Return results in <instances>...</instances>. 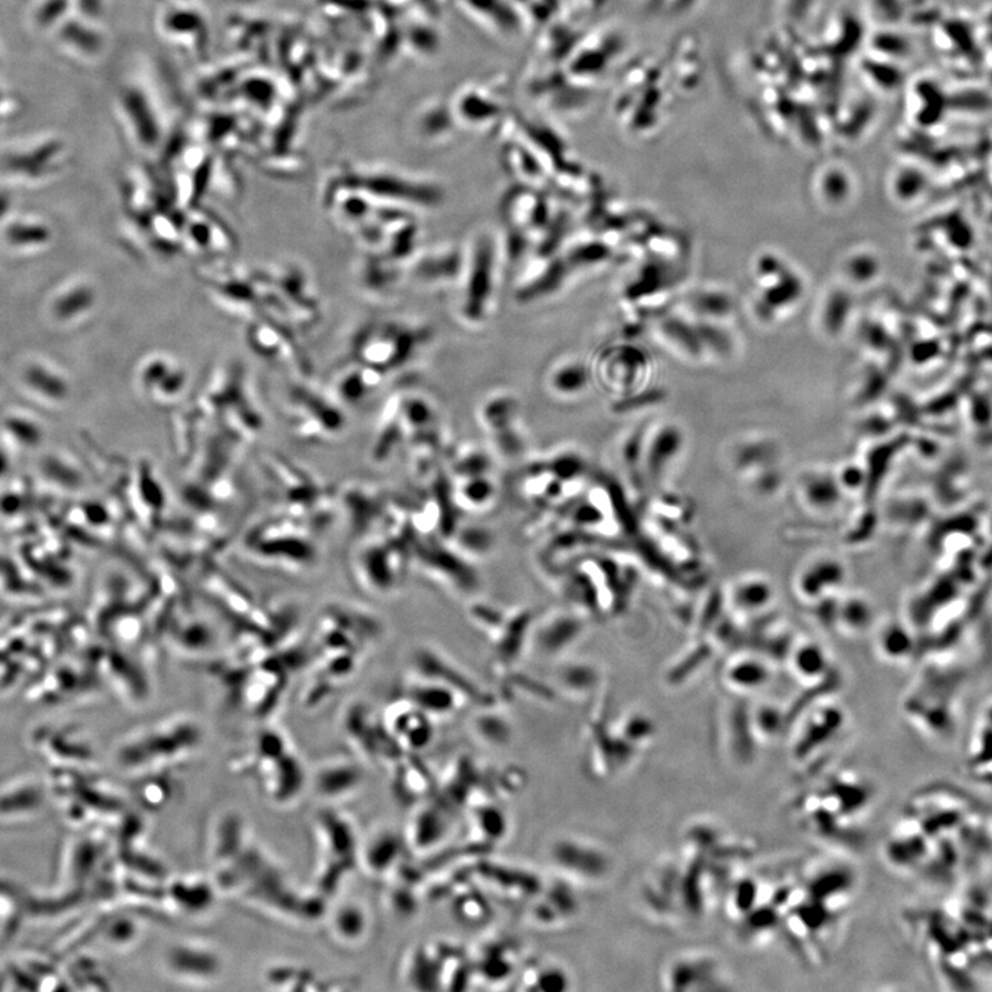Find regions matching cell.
<instances>
[{"instance_id":"44dd1931","label":"cell","mask_w":992,"mask_h":992,"mask_svg":"<svg viewBox=\"0 0 992 992\" xmlns=\"http://www.w3.org/2000/svg\"><path fill=\"white\" fill-rule=\"evenodd\" d=\"M390 848H395L392 835L388 833L372 834L363 846V856H361L366 868L372 874H382V869L392 863L389 857L392 851H388Z\"/></svg>"},{"instance_id":"ffe728a7","label":"cell","mask_w":992,"mask_h":992,"mask_svg":"<svg viewBox=\"0 0 992 992\" xmlns=\"http://www.w3.org/2000/svg\"><path fill=\"white\" fill-rule=\"evenodd\" d=\"M461 272H464V256L456 251L432 256L416 266L418 277L428 282L453 281Z\"/></svg>"},{"instance_id":"6da1fadb","label":"cell","mask_w":992,"mask_h":992,"mask_svg":"<svg viewBox=\"0 0 992 992\" xmlns=\"http://www.w3.org/2000/svg\"><path fill=\"white\" fill-rule=\"evenodd\" d=\"M751 841L720 823L685 827L677 851L659 863L646 886V901L663 922L698 921L709 912L754 856Z\"/></svg>"},{"instance_id":"cb8c5ba5","label":"cell","mask_w":992,"mask_h":992,"mask_svg":"<svg viewBox=\"0 0 992 992\" xmlns=\"http://www.w3.org/2000/svg\"><path fill=\"white\" fill-rule=\"evenodd\" d=\"M11 213H14L13 198H11V194L6 191V189H0V224H2Z\"/></svg>"},{"instance_id":"e0dca14e","label":"cell","mask_w":992,"mask_h":992,"mask_svg":"<svg viewBox=\"0 0 992 992\" xmlns=\"http://www.w3.org/2000/svg\"><path fill=\"white\" fill-rule=\"evenodd\" d=\"M334 939L341 943H355L363 939L367 930V912L355 901H345L334 910L330 919Z\"/></svg>"},{"instance_id":"7c38bea8","label":"cell","mask_w":992,"mask_h":992,"mask_svg":"<svg viewBox=\"0 0 992 992\" xmlns=\"http://www.w3.org/2000/svg\"><path fill=\"white\" fill-rule=\"evenodd\" d=\"M466 265L465 293L461 310L467 321L478 325L486 319L494 295L495 246L492 236L483 235L476 239Z\"/></svg>"},{"instance_id":"603a6c76","label":"cell","mask_w":992,"mask_h":992,"mask_svg":"<svg viewBox=\"0 0 992 992\" xmlns=\"http://www.w3.org/2000/svg\"><path fill=\"white\" fill-rule=\"evenodd\" d=\"M400 414L411 431H421V429L432 425L434 412L432 405L426 400L420 398H410L401 403Z\"/></svg>"},{"instance_id":"52a82bcc","label":"cell","mask_w":992,"mask_h":992,"mask_svg":"<svg viewBox=\"0 0 992 992\" xmlns=\"http://www.w3.org/2000/svg\"><path fill=\"white\" fill-rule=\"evenodd\" d=\"M663 989L673 992L726 991L731 977L720 958L706 950L676 952L661 969Z\"/></svg>"},{"instance_id":"ba28073f","label":"cell","mask_w":992,"mask_h":992,"mask_svg":"<svg viewBox=\"0 0 992 992\" xmlns=\"http://www.w3.org/2000/svg\"><path fill=\"white\" fill-rule=\"evenodd\" d=\"M14 382L22 395L33 403L55 409L71 399L68 372L44 355H27L15 366Z\"/></svg>"},{"instance_id":"8992f818","label":"cell","mask_w":992,"mask_h":992,"mask_svg":"<svg viewBox=\"0 0 992 992\" xmlns=\"http://www.w3.org/2000/svg\"><path fill=\"white\" fill-rule=\"evenodd\" d=\"M846 728L843 711L827 707L795 720L790 729V754L796 766L817 771L827 766L829 752L840 743Z\"/></svg>"},{"instance_id":"9a60e30c","label":"cell","mask_w":992,"mask_h":992,"mask_svg":"<svg viewBox=\"0 0 992 992\" xmlns=\"http://www.w3.org/2000/svg\"><path fill=\"white\" fill-rule=\"evenodd\" d=\"M312 782L321 799L341 800L358 788L360 771L348 760H331L316 768Z\"/></svg>"},{"instance_id":"7402d4cb","label":"cell","mask_w":992,"mask_h":992,"mask_svg":"<svg viewBox=\"0 0 992 992\" xmlns=\"http://www.w3.org/2000/svg\"><path fill=\"white\" fill-rule=\"evenodd\" d=\"M496 488L486 475L466 477L460 488V498L465 506L483 509L495 498Z\"/></svg>"},{"instance_id":"d4e9b609","label":"cell","mask_w":992,"mask_h":992,"mask_svg":"<svg viewBox=\"0 0 992 992\" xmlns=\"http://www.w3.org/2000/svg\"><path fill=\"white\" fill-rule=\"evenodd\" d=\"M0 387H2V377H0Z\"/></svg>"},{"instance_id":"5b68a950","label":"cell","mask_w":992,"mask_h":992,"mask_svg":"<svg viewBox=\"0 0 992 992\" xmlns=\"http://www.w3.org/2000/svg\"><path fill=\"white\" fill-rule=\"evenodd\" d=\"M238 771L256 774L262 791L270 800L284 804L299 795L305 773L299 757L283 735L264 731L256 738L250 752L236 761Z\"/></svg>"},{"instance_id":"7a4b0ae2","label":"cell","mask_w":992,"mask_h":992,"mask_svg":"<svg viewBox=\"0 0 992 992\" xmlns=\"http://www.w3.org/2000/svg\"><path fill=\"white\" fill-rule=\"evenodd\" d=\"M859 877L838 854L819 857L794 868L780 928V939L800 960L817 965L837 946L849 916Z\"/></svg>"},{"instance_id":"d6986e66","label":"cell","mask_w":992,"mask_h":992,"mask_svg":"<svg viewBox=\"0 0 992 992\" xmlns=\"http://www.w3.org/2000/svg\"><path fill=\"white\" fill-rule=\"evenodd\" d=\"M412 704L432 713H447L454 710V690L448 684L433 679L431 683L416 684L411 689Z\"/></svg>"},{"instance_id":"9c48e42d","label":"cell","mask_w":992,"mask_h":992,"mask_svg":"<svg viewBox=\"0 0 992 992\" xmlns=\"http://www.w3.org/2000/svg\"><path fill=\"white\" fill-rule=\"evenodd\" d=\"M97 288L86 276H72L54 284L42 303V315L54 330L80 327L92 316L98 303Z\"/></svg>"},{"instance_id":"4fadbf2b","label":"cell","mask_w":992,"mask_h":992,"mask_svg":"<svg viewBox=\"0 0 992 992\" xmlns=\"http://www.w3.org/2000/svg\"><path fill=\"white\" fill-rule=\"evenodd\" d=\"M55 242V232L36 213H11L0 224V249L20 258L46 253Z\"/></svg>"},{"instance_id":"2e32d148","label":"cell","mask_w":992,"mask_h":992,"mask_svg":"<svg viewBox=\"0 0 992 992\" xmlns=\"http://www.w3.org/2000/svg\"><path fill=\"white\" fill-rule=\"evenodd\" d=\"M358 572L360 581L373 592L388 593L394 588L392 553L381 546L371 545L360 551Z\"/></svg>"},{"instance_id":"8fae6325","label":"cell","mask_w":992,"mask_h":992,"mask_svg":"<svg viewBox=\"0 0 992 992\" xmlns=\"http://www.w3.org/2000/svg\"><path fill=\"white\" fill-rule=\"evenodd\" d=\"M422 330L400 325L372 327L359 339V355L371 369H395L410 361L425 342Z\"/></svg>"},{"instance_id":"30bf717a","label":"cell","mask_w":992,"mask_h":992,"mask_svg":"<svg viewBox=\"0 0 992 992\" xmlns=\"http://www.w3.org/2000/svg\"><path fill=\"white\" fill-rule=\"evenodd\" d=\"M316 837L319 841V867H317V891L323 896L336 889L338 878L347 872V862L352 861L355 844L352 827L337 813L325 812L317 816Z\"/></svg>"},{"instance_id":"277c9868","label":"cell","mask_w":992,"mask_h":992,"mask_svg":"<svg viewBox=\"0 0 992 992\" xmlns=\"http://www.w3.org/2000/svg\"><path fill=\"white\" fill-rule=\"evenodd\" d=\"M202 738V729L193 718H167L131 735L120 746L119 762L134 771L155 773L191 756Z\"/></svg>"},{"instance_id":"3957f363","label":"cell","mask_w":992,"mask_h":992,"mask_svg":"<svg viewBox=\"0 0 992 992\" xmlns=\"http://www.w3.org/2000/svg\"><path fill=\"white\" fill-rule=\"evenodd\" d=\"M810 782L791 801L796 824L840 855L862 848L865 826L877 802V788L854 769L827 766L808 774Z\"/></svg>"},{"instance_id":"ac0fdd59","label":"cell","mask_w":992,"mask_h":992,"mask_svg":"<svg viewBox=\"0 0 992 992\" xmlns=\"http://www.w3.org/2000/svg\"><path fill=\"white\" fill-rule=\"evenodd\" d=\"M589 372L579 361H566L556 367L549 376V387L562 398H572L584 392L589 383Z\"/></svg>"},{"instance_id":"5bb4252c","label":"cell","mask_w":992,"mask_h":992,"mask_svg":"<svg viewBox=\"0 0 992 992\" xmlns=\"http://www.w3.org/2000/svg\"><path fill=\"white\" fill-rule=\"evenodd\" d=\"M167 968L172 977L187 983H209L221 972V958L213 947L200 941H183L171 947Z\"/></svg>"}]
</instances>
